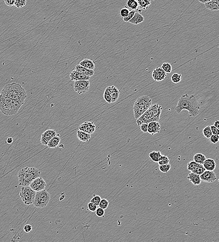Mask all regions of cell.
<instances>
[{"instance_id":"cell-18","label":"cell","mask_w":219,"mask_h":242,"mask_svg":"<svg viewBox=\"0 0 219 242\" xmlns=\"http://www.w3.org/2000/svg\"><path fill=\"white\" fill-rule=\"evenodd\" d=\"M141 12L136 11L134 16L132 17L130 20L129 21V23L134 25H138L145 21V17L141 14Z\"/></svg>"},{"instance_id":"cell-27","label":"cell","mask_w":219,"mask_h":242,"mask_svg":"<svg viewBox=\"0 0 219 242\" xmlns=\"http://www.w3.org/2000/svg\"><path fill=\"white\" fill-rule=\"evenodd\" d=\"M161 155L162 154H161L160 151H152L149 154L150 158L151 159V160L154 162H155V163H158Z\"/></svg>"},{"instance_id":"cell-38","label":"cell","mask_w":219,"mask_h":242,"mask_svg":"<svg viewBox=\"0 0 219 242\" xmlns=\"http://www.w3.org/2000/svg\"><path fill=\"white\" fill-rule=\"evenodd\" d=\"M109 205V201L107 200L106 199H102L101 200V202L99 203V208L106 210L108 207Z\"/></svg>"},{"instance_id":"cell-36","label":"cell","mask_w":219,"mask_h":242,"mask_svg":"<svg viewBox=\"0 0 219 242\" xmlns=\"http://www.w3.org/2000/svg\"><path fill=\"white\" fill-rule=\"evenodd\" d=\"M171 165L170 164L159 165V169L162 172L167 173L170 170Z\"/></svg>"},{"instance_id":"cell-47","label":"cell","mask_w":219,"mask_h":242,"mask_svg":"<svg viewBox=\"0 0 219 242\" xmlns=\"http://www.w3.org/2000/svg\"><path fill=\"white\" fill-rule=\"evenodd\" d=\"M210 128H211V130L212 134L213 135H219V129H217L216 127H215L214 126H210Z\"/></svg>"},{"instance_id":"cell-2","label":"cell","mask_w":219,"mask_h":242,"mask_svg":"<svg viewBox=\"0 0 219 242\" xmlns=\"http://www.w3.org/2000/svg\"><path fill=\"white\" fill-rule=\"evenodd\" d=\"M0 95L16 100L22 105L27 97L25 89L20 84L16 83L6 85L2 89Z\"/></svg>"},{"instance_id":"cell-12","label":"cell","mask_w":219,"mask_h":242,"mask_svg":"<svg viewBox=\"0 0 219 242\" xmlns=\"http://www.w3.org/2000/svg\"><path fill=\"white\" fill-rule=\"evenodd\" d=\"M200 177L201 181L205 183H213L217 179L216 175L213 171L205 170L203 173L200 175Z\"/></svg>"},{"instance_id":"cell-6","label":"cell","mask_w":219,"mask_h":242,"mask_svg":"<svg viewBox=\"0 0 219 242\" xmlns=\"http://www.w3.org/2000/svg\"><path fill=\"white\" fill-rule=\"evenodd\" d=\"M152 105V100L148 95L139 97L133 106L134 116L136 120L147 111Z\"/></svg>"},{"instance_id":"cell-24","label":"cell","mask_w":219,"mask_h":242,"mask_svg":"<svg viewBox=\"0 0 219 242\" xmlns=\"http://www.w3.org/2000/svg\"><path fill=\"white\" fill-rule=\"evenodd\" d=\"M79 64L89 70H94V69L95 68V63L94 61L89 59H85L83 60Z\"/></svg>"},{"instance_id":"cell-35","label":"cell","mask_w":219,"mask_h":242,"mask_svg":"<svg viewBox=\"0 0 219 242\" xmlns=\"http://www.w3.org/2000/svg\"><path fill=\"white\" fill-rule=\"evenodd\" d=\"M103 98H104V100L106 101V102L107 103H112L111 102V97L110 94L109 92V90L107 88L106 89H105V91H104V94H103Z\"/></svg>"},{"instance_id":"cell-21","label":"cell","mask_w":219,"mask_h":242,"mask_svg":"<svg viewBox=\"0 0 219 242\" xmlns=\"http://www.w3.org/2000/svg\"><path fill=\"white\" fill-rule=\"evenodd\" d=\"M205 8L212 11H216L219 9V0H212L204 4Z\"/></svg>"},{"instance_id":"cell-23","label":"cell","mask_w":219,"mask_h":242,"mask_svg":"<svg viewBox=\"0 0 219 242\" xmlns=\"http://www.w3.org/2000/svg\"><path fill=\"white\" fill-rule=\"evenodd\" d=\"M60 138L59 134L57 135L56 136L52 137L50 139L48 143L47 147L51 149H54L57 148L59 145L60 143Z\"/></svg>"},{"instance_id":"cell-17","label":"cell","mask_w":219,"mask_h":242,"mask_svg":"<svg viewBox=\"0 0 219 242\" xmlns=\"http://www.w3.org/2000/svg\"><path fill=\"white\" fill-rule=\"evenodd\" d=\"M107 89L110 94L111 97V102H115L118 100L119 95H120V91L117 87L114 86L107 87Z\"/></svg>"},{"instance_id":"cell-28","label":"cell","mask_w":219,"mask_h":242,"mask_svg":"<svg viewBox=\"0 0 219 242\" xmlns=\"http://www.w3.org/2000/svg\"><path fill=\"white\" fill-rule=\"evenodd\" d=\"M206 159L205 156L203 154L200 153L196 154L193 157V160L194 161L200 164H203L205 161Z\"/></svg>"},{"instance_id":"cell-5","label":"cell","mask_w":219,"mask_h":242,"mask_svg":"<svg viewBox=\"0 0 219 242\" xmlns=\"http://www.w3.org/2000/svg\"><path fill=\"white\" fill-rule=\"evenodd\" d=\"M21 103L16 100L0 95V110L5 115H15L17 113Z\"/></svg>"},{"instance_id":"cell-33","label":"cell","mask_w":219,"mask_h":242,"mask_svg":"<svg viewBox=\"0 0 219 242\" xmlns=\"http://www.w3.org/2000/svg\"><path fill=\"white\" fill-rule=\"evenodd\" d=\"M170 160L168 157L165 155H162L160 158L159 159V161L158 162L159 165H161L166 164H169Z\"/></svg>"},{"instance_id":"cell-45","label":"cell","mask_w":219,"mask_h":242,"mask_svg":"<svg viewBox=\"0 0 219 242\" xmlns=\"http://www.w3.org/2000/svg\"><path fill=\"white\" fill-rule=\"evenodd\" d=\"M95 213L97 216L98 217H103L105 214V211L104 209L99 207V208H97L95 211Z\"/></svg>"},{"instance_id":"cell-10","label":"cell","mask_w":219,"mask_h":242,"mask_svg":"<svg viewBox=\"0 0 219 242\" xmlns=\"http://www.w3.org/2000/svg\"><path fill=\"white\" fill-rule=\"evenodd\" d=\"M29 186L35 191H39L45 189L47 183L42 177H39L32 182Z\"/></svg>"},{"instance_id":"cell-15","label":"cell","mask_w":219,"mask_h":242,"mask_svg":"<svg viewBox=\"0 0 219 242\" xmlns=\"http://www.w3.org/2000/svg\"><path fill=\"white\" fill-rule=\"evenodd\" d=\"M91 77L85 75L74 70L71 72L70 74V79L71 81H78V80H89Z\"/></svg>"},{"instance_id":"cell-22","label":"cell","mask_w":219,"mask_h":242,"mask_svg":"<svg viewBox=\"0 0 219 242\" xmlns=\"http://www.w3.org/2000/svg\"><path fill=\"white\" fill-rule=\"evenodd\" d=\"M188 179L189 180L192 184L194 185H199L201 184V180L200 177V175L191 172L188 176Z\"/></svg>"},{"instance_id":"cell-25","label":"cell","mask_w":219,"mask_h":242,"mask_svg":"<svg viewBox=\"0 0 219 242\" xmlns=\"http://www.w3.org/2000/svg\"><path fill=\"white\" fill-rule=\"evenodd\" d=\"M77 137L78 139L83 142H88L91 138V135L79 130L77 131Z\"/></svg>"},{"instance_id":"cell-46","label":"cell","mask_w":219,"mask_h":242,"mask_svg":"<svg viewBox=\"0 0 219 242\" xmlns=\"http://www.w3.org/2000/svg\"><path fill=\"white\" fill-rule=\"evenodd\" d=\"M140 127L141 130L142 131V132L145 133L147 132V130H148V123H143L139 126Z\"/></svg>"},{"instance_id":"cell-39","label":"cell","mask_w":219,"mask_h":242,"mask_svg":"<svg viewBox=\"0 0 219 242\" xmlns=\"http://www.w3.org/2000/svg\"><path fill=\"white\" fill-rule=\"evenodd\" d=\"M101 200L102 199H101V196L98 195L94 194L93 198L90 200V202L94 203V204H95L97 206H98L99 203L101 202Z\"/></svg>"},{"instance_id":"cell-9","label":"cell","mask_w":219,"mask_h":242,"mask_svg":"<svg viewBox=\"0 0 219 242\" xmlns=\"http://www.w3.org/2000/svg\"><path fill=\"white\" fill-rule=\"evenodd\" d=\"M74 90L78 94L81 95L87 93L90 88L89 80H78L74 83Z\"/></svg>"},{"instance_id":"cell-11","label":"cell","mask_w":219,"mask_h":242,"mask_svg":"<svg viewBox=\"0 0 219 242\" xmlns=\"http://www.w3.org/2000/svg\"><path fill=\"white\" fill-rule=\"evenodd\" d=\"M79 130L84 132L91 135L95 132L96 126L94 122L87 121L85 122L80 125L79 127Z\"/></svg>"},{"instance_id":"cell-26","label":"cell","mask_w":219,"mask_h":242,"mask_svg":"<svg viewBox=\"0 0 219 242\" xmlns=\"http://www.w3.org/2000/svg\"><path fill=\"white\" fill-rule=\"evenodd\" d=\"M138 9L140 10H147L150 5V0H137Z\"/></svg>"},{"instance_id":"cell-52","label":"cell","mask_w":219,"mask_h":242,"mask_svg":"<svg viewBox=\"0 0 219 242\" xmlns=\"http://www.w3.org/2000/svg\"><path fill=\"white\" fill-rule=\"evenodd\" d=\"M198 1H199V2H200L201 4H205L207 2L211 1L212 0H198Z\"/></svg>"},{"instance_id":"cell-48","label":"cell","mask_w":219,"mask_h":242,"mask_svg":"<svg viewBox=\"0 0 219 242\" xmlns=\"http://www.w3.org/2000/svg\"><path fill=\"white\" fill-rule=\"evenodd\" d=\"M32 229L31 225H29V224H26L24 226V230L26 233H29V232H31Z\"/></svg>"},{"instance_id":"cell-16","label":"cell","mask_w":219,"mask_h":242,"mask_svg":"<svg viewBox=\"0 0 219 242\" xmlns=\"http://www.w3.org/2000/svg\"><path fill=\"white\" fill-rule=\"evenodd\" d=\"M160 129V125L158 122H151L148 123L147 132L153 136L159 133Z\"/></svg>"},{"instance_id":"cell-7","label":"cell","mask_w":219,"mask_h":242,"mask_svg":"<svg viewBox=\"0 0 219 242\" xmlns=\"http://www.w3.org/2000/svg\"><path fill=\"white\" fill-rule=\"evenodd\" d=\"M51 199V195L45 189L36 191L32 204L39 209L45 207L48 204Z\"/></svg>"},{"instance_id":"cell-49","label":"cell","mask_w":219,"mask_h":242,"mask_svg":"<svg viewBox=\"0 0 219 242\" xmlns=\"http://www.w3.org/2000/svg\"><path fill=\"white\" fill-rule=\"evenodd\" d=\"M6 5L9 7H12L14 6V0H4Z\"/></svg>"},{"instance_id":"cell-43","label":"cell","mask_w":219,"mask_h":242,"mask_svg":"<svg viewBox=\"0 0 219 242\" xmlns=\"http://www.w3.org/2000/svg\"><path fill=\"white\" fill-rule=\"evenodd\" d=\"M210 141L213 144H216L219 142V135L213 134L210 138Z\"/></svg>"},{"instance_id":"cell-41","label":"cell","mask_w":219,"mask_h":242,"mask_svg":"<svg viewBox=\"0 0 219 242\" xmlns=\"http://www.w3.org/2000/svg\"><path fill=\"white\" fill-rule=\"evenodd\" d=\"M199 164L197 163L196 162L193 161L190 162L188 164V169L189 171L192 172V170H193L197 166H198Z\"/></svg>"},{"instance_id":"cell-37","label":"cell","mask_w":219,"mask_h":242,"mask_svg":"<svg viewBox=\"0 0 219 242\" xmlns=\"http://www.w3.org/2000/svg\"><path fill=\"white\" fill-rule=\"evenodd\" d=\"M26 0H14V6L17 8H21L25 6Z\"/></svg>"},{"instance_id":"cell-14","label":"cell","mask_w":219,"mask_h":242,"mask_svg":"<svg viewBox=\"0 0 219 242\" xmlns=\"http://www.w3.org/2000/svg\"><path fill=\"white\" fill-rule=\"evenodd\" d=\"M167 73L163 70L161 68L157 67L153 70L152 72L153 78L156 82H161L165 79Z\"/></svg>"},{"instance_id":"cell-1","label":"cell","mask_w":219,"mask_h":242,"mask_svg":"<svg viewBox=\"0 0 219 242\" xmlns=\"http://www.w3.org/2000/svg\"><path fill=\"white\" fill-rule=\"evenodd\" d=\"M200 109V104L196 97L185 94L179 99L174 110L177 113H180L183 110H186L190 117H195L199 114Z\"/></svg>"},{"instance_id":"cell-29","label":"cell","mask_w":219,"mask_h":242,"mask_svg":"<svg viewBox=\"0 0 219 242\" xmlns=\"http://www.w3.org/2000/svg\"><path fill=\"white\" fill-rule=\"evenodd\" d=\"M127 6L132 10L138 9V4L137 0H128L127 2Z\"/></svg>"},{"instance_id":"cell-8","label":"cell","mask_w":219,"mask_h":242,"mask_svg":"<svg viewBox=\"0 0 219 242\" xmlns=\"http://www.w3.org/2000/svg\"><path fill=\"white\" fill-rule=\"evenodd\" d=\"M36 193V191L32 189L30 186H22L20 192V196L24 204L29 205L33 204Z\"/></svg>"},{"instance_id":"cell-3","label":"cell","mask_w":219,"mask_h":242,"mask_svg":"<svg viewBox=\"0 0 219 242\" xmlns=\"http://www.w3.org/2000/svg\"><path fill=\"white\" fill-rule=\"evenodd\" d=\"M162 110V107L159 104L151 105L147 111L137 119V125L140 126L143 123H149L151 122H158L160 120Z\"/></svg>"},{"instance_id":"cell-34","label":"cell","mask_w":219,"mask_h":242,"mask_svg":"<svg viewBox=\"0 0 219 242\" xmlns=\"http://www.w3.org/2000/svg\"><path fill=\"white\" fill-rule=\"evenodd\" d=\"M203 134L206 138L208 139L210 138L213 134L211 130V128L209 126H206L205 128H204L203 130Z\"/></svg>"},{"instance_id":"cell-13","label":"cell","mask_w":219,"mask_h":242,"mask_svg":"<svg viewBox=\"0 0 219 242\" xmlns=\"http://www.w3.org/2000/svg\"><path fill=\"white\" fill-rule=\"evenodd\" d=\"M56 131L54 130H48L44 131L42 134L41 137V143L44 145H47L51 138L56 136Z\"/></svg>"},{"instance_id":"cell-44","label":"cell","mask_w":219,"mask_h":242,"mask_svg":"<svg viewBox=\"0 0 219 242\" xmlns=\"http://www.w3.org/2000/svg\"><path fill=\"white\" fill-rule=\"evenodd\" d=\"M87 207H88V210L90 211L94 212L97 209V206L95 204H94V203L90 202L87 204Z\"/></svg>"},{"instance_id":"cell-50","label":"cell","mask_w":219,"mask_h":242,"mask_svg":"<svg viewBox=\"0 0 219 242\" xmlns=\"http://www.w3.org/2000/svg\"><path fill=\"white\" fill-rule=\"evenodd\" d=\"M13 142V139L12 137H8L7 140H6V142H7V144H11Z\"/></svg>"},{"instance_id":"cell-40","label":"cell","mask_w":219,"mask_h":242,"mask_svg":"<svg viewBox=\"0 0 219 242\" xmlns=\"http://www.w3.org/2000/svg\"><path fill=\"white\" fill-rule=\"evenodd\" d=\"M130 12V11L128 9V8H122V9L120 10V15L121 16V17H122V18H125L129 15Z\"/></svg>"},{"instance_id":"cell-32","label":"cell","mask_w":219,"mask_h":242,"mask_svg":"<svg viewBox=\"0 0 219 242\" xmlns=\"http://www.w3.org/2000/svg\"><path fill=\"white\" fill-rule=\"evenodd\" d=\"M161 68L166 73H171L172 72V66L171 64L168 63H163L162 64Z\"/></svg>"},{"instance_id":"cell-19","label":"cell","mask_w":219,"mask_h":242,"mask_svg":"<svg viewBox=\"0 0 219 242\" xmlns=\"http://www.w3.org/2000/svg\"><path fill=\"white\" fill-rule=\"evenodd\" d=\"M203 165L205 168V170L208 171H213L215 169L216 164L213 159L212 158H206L203 164Z\"/></svg>"},{"instance_id":"cell-31","label":"cell","mask_w":219,"mask_h":242,"mask_svg":"<svg viewBox=\"0 0 219 242\" xmlns=\"http://www.w3.org/2000/svg\"><path fill=\"white\" fill-rule=\"evenodd\" d=\"M182 74H177V73H174L172 75L171 77V81L173 83H178L180 82L182 80Z\"/></svg>"},{"instance_id":"cell-4","label":"cell","mask_w":219,"mask_h":242,"mask_svg":"<svg viewBox=\"0 0 219 242\" xmlns=\"http://www.w3.org/2000/svg\"><path fill=\"white\" fill-rule=\"evenodd\" d=\"M41 172L33 167H25L18 173L19 185L21 186H29L36 178L40 177Z\"/></svg>"},{"instance_id":"cell-42","label":"cell","mask_w":219,"mask_h":242,"mask_svg":"<svg viewBox=\"0 0 219 242\" xmlns=\"http://www.w3.org/2000/svg\"><path fill=\"white\" fill-rule=\"evenodd\" d=\"M136 10H131L130 12L129 15L126 17L123 18V20L125 23H128L129 21L130 20L132 19V17L134 16L135 13H136Z\"/></svg>"},{"instance_id":"cell-20","label":"cell","mask_w":219,"mask_h":242,"mask_svg":"<svg viewBox=\"0 0 219 242\" xmlns=\"http://www.w3.org/2000/svg\"><path fill=\"white\" fill-rule=\"evenodd\" d=\"M75 70L79 73L84 74L85 75H87L90 77L93 76L94 73V70H89L88 68L80 66L79 64L76 66L75 67Z\"/></svg>"},{"instance_id":"cell-51","label":"cell","mask_w":219,"mask_h":242,"mask_svg":"<svg viewBox=\"0 0 219 242\" xmlns=\"http://www.w3.org/2000/svg\"><path fill=\"white\" fill-rule=\"evenodd\" d=\"M213 125L216 127L217 129H219V121L218 120L215 121L213 122Z\"/></svg>"},{"instance_id":"cell-30","label":"cell","mask_w":219,"mask_h":242,"mask_svg":"<svg viewBox=\"0 0 219 242\" xmlns=\"http://www.w3.org/2000/svg\"><path fill=\"white\" fill-rule=\"evenodd\" d=\"M205 168L204 167L203 164H199L198 166L196 167L193 170H192V172L194 173L195 174H198L199 175H201L202 173H203L205 171Z\"/></svg>"}]
</instances>
